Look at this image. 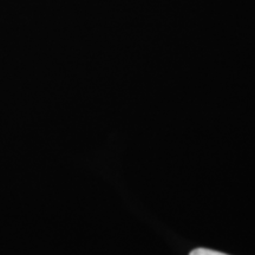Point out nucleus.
<instances>
[{
	"label": "nucleus",
	"instance_id": "obj_1",
	"mask_svg": "<svg viewBox=\"0 0 255 255\" xmlns=\"http://www.w3.org/2000/svg\"><path fill=\"white\" fill-rule=\"evenodd\" d=\"M189 255H227V254L220 253V252L212 251V250H206V248H196V250L191 251V253Z\"/></svg>",
	"mask_w": 255,
	"mask_h": 255
}]
</instances>
